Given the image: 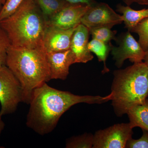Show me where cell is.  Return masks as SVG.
<instances>
[{
    "label": "cell",
    "instance_id": "obj_1",
    "mask_svg": "<svg viewBox=\"0 0 148 148\" xmlns=\"http://www.w3.org/2000/svg\"><path fill=\"white\" fill-rule=\"evenodd\" d=\"M112 100L105 96L75 95L58 90L45 83L34 90L26 119L27 127L40 135L52 132L60 118L72 106L79 103L101 104Z\"/></svg>",
    "mask_w": 148,
    "mask_h": 148
},
{
    "label": "cell",
    "instance_id": "obj_2",
    "mask_svg": "<svg viewBox=\"0 0 148 148\" xmlns=\"http://www.w3.org/2000/svg\"><path fill=\"white\" fill-rule=\"evenodd\" d=\"M6 66L21 84L22 102L27 104L30 103L34 90L51 80L47 51L44 45L30 48L10 45Z\"/></svg>",
    "mask_w": 148,
    "mask_h": 148
},
{
    "label": "cell",
    "instance_id": "obj_3",
    "mask_svg": "<svg viewBox=\"0 0 148 148\" xmlns=\"http://www.w3.org/2000/svg\"><path fill=\"white\" fill-rule=\"evenodd\" d=\"M0 26L11 45L30 48L43 45L46 18L35 0H24L12 14L0 21Z\"/></svg>",
    "mask_w": 148,
    "mask_h": 148
},
{
    "label": "cell",
    "instance_id": "obj_4",
    "mask_svg": "<svg viewBox=\"0 0 148 148\" xmlns=\"http://www.w3.org/2000/svg\"><path fill=\"white\" fill-rule=\"evenodd\" d=\"M111 86L112 106L117 116L127 113L130 108L143 104L148 96V66L134 63L115 70Z\"/></svg>",
    "mask_w": 148,
    "mask_h": 148
},
{
    "label": "cell",
    "instance_id": "obj_5",
    "mask_svg": "<svg viewBox=\"0 0 148 148\" xmlns=\"http://www.w3.org/2000/svg\"><path fill=\"white\" fill-rule=\"evenodd\" d=\"M22 87L6 66L0 68V117L13 114L22 102Z\"/></svg>",
    "mask_w": 148,
    "mask_h": 148
},
{
    "label": "cell",
    "instance_id": "obj_6",
    "mask_svg": "<svg viewBox=\"0 0 148 148\" xmlns=\"http://www.w3.org/2000/svg\"><path fill=\"white\" fill-rule=\"evenodd\" d=\"M130 33L128 31L117 37L115 41L118 46L112 45L111 48V53L115 61V65L119 69L127 59L134 64L143 62L145 58V51Z\"/></svg>",
    "mask_w": 148,
    "mask_h": 148
},
{
    "label": "cell",
    "instance_id": "obj_7",
    "mask_svg": "<svg viewBox=\"0 0 148 148\" xmlns=\"http://www.w3.org/2000/svg\"><path fill=\"white\" fill-rule=\"evenodd\" d=\"M133 128L128 123H117L96 131L92 148H125L132 138Z\"/></svg>",
    "mask_w": 148,
    "mask_h": 148
},
{
    "label": "cell",
    "instance_id": "obj_8",
    "mask_svg": "<svg viewBox=\"0 0 148 148\" xmlns=\"http://www.w3.org/2000/svg\"><path fill=\"white\" fill-rule=\"evenodd\" d=\"M123 16L118 14L105 3H95L89 8L81 19V24L89 30L107 26L112 28L123 22Z\"/></svg>",
    "mask_w": 148,
    "mask_h": 148
},
{
    "label": "cell",
    "instance_id": "obj_9",
    "mask_svg": "<svg viewBox=\"0 0 148 148\" xmlns=\"http://www.w3.org/2000/svg\"><path fill=\"white\" fill-rule=\"evenodd\" d=\"M85 4L71 3L60 11L47 18V27L69 29L75 28L89 7Z\"/></svg>",
    "mask_w": 148,
    "mask_h": 148
},
{
    "label": "cell",
    "instance_id": "obj_10",
    "mask_svg": "<svg viewBox=\"0 0 148 148\" xmlns=\"http://www.w3.org/2000/svg\"><path fill=\"white\" fill-rule=\"evenodd\" d=\"M90 35L89 29L81 23L76 27L70 49L74 56L75 64H86L94 58L88 47Z\"/></svg>",
    "mask_w": 148,
    "mask_h": 148
},
{
    "label": "cell",
    "instance_id": "obj_11",
    "mask_svg": "<svg viewBox=\"0 0 148 148\" xmlns=\"http://www.w3.org/2000/svg\"><path fill=\"white\" fill-rule=\"evenodd\" d=\"M51 79L65 80L69 74L70 66L75 64V57L71 49L47 52Z\"/></svg>",
    "mask_w": 148,
    "mask_h": 148
},
{
    "label": "cell",
    "instance_id": "obj_12",
    "mask_svg": "<svg viewBox=\"0 0 148 148\" xmlns=\"http://www.w3.org/2000/svg\"><path fill=\"white\" fill-rule=\"evenodd\" d=\"M76 27L64 29L47 27L43 38L44 46L47 52L63 51L70 49L72 36Z\"/></svg>",
    "mask_w": 148,
    "mask_h": 148
},
{
    "label": "cell",
    "instance_id": "obj_13",
    "mask_svg": "<svg viewBox=\"0 0 148 148\" xmlns=\"http://www.w3.org/2000/svg\"><path fill=\"white\" fill-rule=\"evenodd\" d=\"M116 11L122 14L125 27L130 32L140 21L148 17V8L135 10L130 6L118 4L116 5Z\"/></svg>",
    "mask_w": 148,
    "mask_h": 148
},
{
    "label": "cell",
    "instance_id": "obj_14",
    "mask_svg": "<svg viewBox=\"0 0 148 148\" xmlns=\"http://www.w3.org/2000/svg\"><path fill=\"white\" fill-rule=\"evenodd\" d=\"M132 128L139 127L148 131V99L144 103L130 108L127 113Z\"/></svg>",
    "mask_w": 148,
    "mask_h": 148
},
{
    "label": "cell",
    "instance_id": "obj_15",
    "mask_svg": "<svg viewBox=\"0 0 148 148\" xmlns=\"http://www.w3.org/2000/svg\"><path fill=\"white\" fill-rule=\"evenodd\" d=\"M112 46L111 43H106L95 39H92L88 42V47L90 52L95 53L99 62H103L104 68L102 73L103 74L110 71V69L106 66V61Z\"/></svg>",
    "mask_w": 148,
    "mask_h": 148
},
{
    "label": "cell",
    "instance_id": "obj_16",
    "mask_svg": "<svg viewBox=\"0 0 148 148\" xmlns=\"http://www.w3.org/2000/svg\"><path fill=\"white\" fill-rule=\"evenodd\" d=\"M46 20L71 3L66 0H35Z\"/></svg>",
    "mask_w": 148,
    "mask_h": 148
},
{
    "label": "cell",
    "instance_id": "obj_17",
    "mask_svg": "<svg viewBox=\"0 0 148 148\" xmlns=\"http://www.w3.org/2000/svg\"><path fill=\"white\" fill-rule=\"evenodd\" d=\"M93 135L85 133L78 136H73L66 140V148H92Z\"/></svg>",
    "mask_w": 148,
    "mask_h": 148
},
{
    "label": "cell",
    "instance_id": "obj_18",
    "mask_svg": "<svg viewBox=\"0 0 148 148\" xmlns=\"http://www.w3.org/2000/svg\"><path fill=\"white\" fill-rule=\"evenodd\" d=\"M112 28L107 26H103L93 28L89 30L92 39H95L106 43H111V41H116L117 37L116 31L112 30Z\"/></svg>",
    "mask_w": 148,
    "mask_h": 148
},
{
    "label": "cell",
    "instance_id": "obj_19",
    "mask_svg": "<svg viewBox=\"0 0 148 148\" xmlns=\"http://www.w3.org/2000/svg\"><path fill=\"white\" fill-rule=\"evenodd\" d=\"M131 32L135 33L139 36L138 42L145 51L148 49V17L140 21Z\"/></svg>",
    "mask_w": 148,
    "mask_h": 148
},
{
    "label": "cell",
    "instance_id": "obj_20",
    "mask_svg": "<svg viewBox=\"0 0 148 148\" xmlns=\"http://www.w3.org/2000/svg\"><path fill=\"white\" fill-rule=\"evenodd\" d=\"M10 45L7 35L0 26V68L6 66L8 50Z\"/></svg>",
    "mask_w": 148,
    "mask_h": 148
},
{
    "label": "cell",
    "instance_id": "obj_21",
    "mask_svg": "<svg viewBox=\"0 0 148 148\" xmlns=\"http://www.w3.org/2000/svg\"><path fill=\"white\" fill-rule=\"evenodd\" d=\"M24 1L6 0L0 10V21L12 14Z\"/></svg>",
    "mask_w": 148,
    "mask_h": 148
},
{
    "label": "cell",
    "instance_id": "obj_22",
    "mask_svg": "<svg viewBox=\"0 0 148 148\" xmlns=\"http://www.w3.org/2000/svg\"><path fill=\"white\" fill-rule=\"evenodd\" d=\"M142 137L137 140L130 138L125 145L127 148H148V131L143 130Z\"/></svg>",
    "mask_w": 148,
    "mask_h": 148
},
{
    "label": "cell",
    "instance_id": "obj_23",
    "mask_svg": "<svg viewBox=\"0 0 148 148\" xmlns=\"http://www.w3.org/2000/svg\"><path fill=\"white\" fill-rule=\"evenodd\" d=\"M126 5L130 6L134 3L140 5H148V0H122Z\"/></svg>",
    "mask_w": 148,
    "mask_h": 148
},
{
    "label": "cell",
    "instance_id": "obj_24",
    "mask_svg": "<svg viewBox=\"0 0 148 148\" xmlns=\"http://www.w3.org/2000/svg\"><path fill=\"white\" fill-rule=\"evenodd\" d=\"M71 3L85 4L90 5L97 2L95 0H66Z\"/></svg>",
    "mask_w": 148,
    "mask_h": 148
},
{
    "label": "cell",
    "instance_id": "obj_25",
    "mask_svg": "<svg viewBox=\"0 0 148 148\" xmlns=\"http://www.w3.org/2000/svg\"><path fill=\"white\" fill-rule=\"evenodd\" d=\"M5 126V123L2 119V117H0V137L3 130L4 129Z\"/></svg>",
    "mask_w": 148,
    "mask_h": 148
},
{
    "label": "cell",
    "instance_id": "obj_26",
    "mask_svg": "<svg viewBox=\"0 0 148 148\" xmlns=\"http://www.w3.org/2000/svg\"><path fill=\"white\" fill-rule=\"evenodd\" d=\"M144 62L148 66V49L145 51V55L144 58Z\"/></svg>",
    "mask_w": 148,
    "mask_h": 148
},
{
    "label": "cell",
    "instance_id": "obj_27",
    "mask_svg": "<svg viewBox=\"0 0 148 148\" xmlns=\"http://www.w3.org/2000/svg\"><path fill=\"white\" fill-rule=\"evenodd\" d=\"M3 1V0H0V10H1V8L2 7Z\"/></svg>",
    "mask_w": 148,
    "mask_h": 148
},
{
    "label": "cell",
    "instance_id": "obj_28",
    "mask_svg": "<svg viewBox=\"0 0 148 148\" xmlns=\"http://www.w3.org/2000/svg\"><path fill=\"white\" fill-rule=\"evenodd\" d=\"M6 0H3V4L5 2Z\"/></svg>",
    "mask_w": 148,
    "mask_h": 148
}]
</instances>
